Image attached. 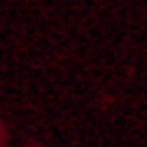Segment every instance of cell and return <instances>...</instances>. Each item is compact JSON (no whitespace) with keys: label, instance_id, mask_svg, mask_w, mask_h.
<instances>
[]
</instances>
